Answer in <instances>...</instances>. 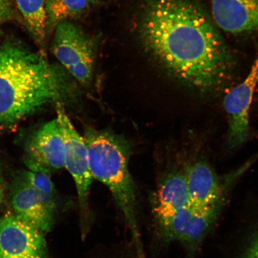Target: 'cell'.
Returning a JSON list of instances; mask_svg holds the SVG:
<instances>
[{"label": "cell", "instance_id": "1", "mask_svg": "<svg viewBox=\"0 0 258 258\" xmlns=\"http://www.w3.org/2000/svg\"><path fill=\"white\" fill-rule=\"evenodd\" d=\"M137 29L145 52L196 94L217 95L234 79V54L195 0H145Z\"/></svg>", "mask_w": 258, "mask_h": 258}, {"label": "cell", "instance_id": "2", "mask_svg": "<svg viewBox=\"0 0 258 258\" xmlns=\"http://www.w3.org/2000/svg\"><path fill=\"white\" fill-rule=\"evenodd\" d=\"M62 67L48 63L43 51L20 40L0 44V124H15L44 106L72 101L76 83Z\"/></svg>", "mask_w": 258, "mask_h": 258}, {"label": "cell", "instance_id": "3", "mask_svg": "<svg viewBox=\"0 0 258 258\" xmlns=\"http://www.w3.org/2000/svg\"><path fill=\"white\" fill-rule=\"evenodd\" d=\"M90 172L111 191L130 228L139 258L144 257L137 218L136 189L128 170L131 147L120 135L92 127L85 129Z\"/></svg>", "mask_w": 258, "mask_h": 258}, {"label": "cell", "instance_id": "4", "mask_svg": "<svg viewBox=\"0 0 258 258\" xmlns=\"http://www.w3.org/2000/svg\"><path fill=\"white\" fill-rule=\"evenodd\" d=\"M57 117L64 143V167L75 182L82 239L85 240L91 227L92 215L89 205V193L93 177L90 172L88 148L84 137L76 130L63 105L56 104Z\"/></svg>", "mask_w": 258, "mask_h": 258}, {"label": "cell", "instance_id": "5", "mask_svg": "<svg viewBox=\"0 0 258 258\" xmlns=\"http://www.w3.org/2000/svg\"><path fill=\"white\" fill-rule=\"evenodd\" d=\"M51 51L63 69L83 85L91 82L94 72L96 43L73 22H62L53 32Z\"/></svg>", "mask_w": 258, "mask_h": 258}, {"label": "cell", "instance_id": "6", "mask_svg": "<svg viewBox=\"0 0 258 258\" xmlns=\"http://www.w3.org/2000/svg\"><path fill=\"white\" fill-rule=\"evenodd\" d=\"M189 197L192 208L201 209L208 206L222 204L225 190L235 177L238 176L250 164L247 163L234 174L225 177L218 176L213 167L201 156L183 162Z\"/></svg>", "mask_w": 258, "mask_h": 258}, {"label": "cell", "instance_id": "7", "mask_svg": "<svg viewBox=\"0 0 258 258\" xmlns=\"http://www.w3.org/2000/svg\"><path fill=\"white\" fill-rule=\"evenodd\" d=\"M257 86L258 53L243 82L231 89L224 100L228 121L227 143L230 149L241 146L249 138V112Z\"/></svg>", "mask_w": 258, "mask_h": 258}, {"label": "cell", "instance_id": "8", "mask_svg": "<svg viewBox=\"0 0 258 258\" xmlns=\"http://www.w3.org/2000/svg\"><path fill=\"white\" fill-rule=\"evenodd\" d=\"M42 233L9 212L0 218V258H48Z\"/></svg>", "mask_w": 258, "mask_h": 258}, {"label": "cell", "instance_id": "9", "mask_svg": "<svg viewBox=\"0 0 258 258\" xmlns=\"http://www.w3.org/2000/svg\"><path fill=\"white\" fill-rule=\"evenodd\" d=\"M29 170L50 174L64 167V143L57 119L41 125L29 138L25 147Z\"/></svg>", "mask_w": 258, "mask_h": 258}, {"label": "cell", "instance_id": "10", "mask_svg": "<svg viewBox=\"0 0 258 258\" xmlns=\"http://www.w3.org/2000/svg\"><path fill=\"white\" fill-rule=\"evenodd\" d=\"M153 212L157 221L169 218L190 205L183 163H171L160 177L153 196Z\"/></svg>", "mask_w": 258, "mask_h": 258}, {"label": "cell", "instance_id": "11", "mask_svg": "<svg viewBox=\"0 0 258 258\" xmlns=\"http://www.w3.org/2000/svg\"><path fill=\"white\" fill-rule=\"evenodd\" d=\"M11 203L16 217L42 233L51 230L56 210L22 177L12 189Z\"/></svg>", "mask_w": 258, "mask_h": 258}, {"label": "cell", "instance_id": "12", "mask_svg": "<svg viewBox=\"0 0 258 258\" xmlns=\"http://www.w3.org/2000/svg\"><path fill=\"white\" fill-rule=\"evenodd\" d=\"M212 12L219 28L232 34L258 30V0H211Z\"/></svg>", "mask_w": 258, "mask_h": 258}, {"label": "cell", "instance_id": "13", "mask_svg": "<svg viewBox=\"0 0 258 258\" xmlns=\"http://www.w3.org/2000/svg\"><path fill=\"white\" fill-rule=\"evenodd\" d=\"M86 0H46L47 37L62 22L83 17L90 8Z\"/></svg>", "mask_w": 258, "mask_h": 258}, {"label": "cell", "instance_id": "14", "mask_svg": "<svg viewBox=\"0 0 258 258\" xmlns=\"http://www.w3.org/2000/svg\"><path fill=\"white\" fill-rule=\"evenodd\" d=\"M222 204H218L201 209L193 208V215L188 230L182 242L189 253H194L198 249L217 219Z\"/></svg>", "mask_w": 258, "mask_h": 258}, {"label": "cell", "instance_id": "15", "mask_svg": "<svg viewBox=\"0 0 258 258\" xmlns=\"http://www.w3.org/2000/svg\"><path fill=\"white\" fill-rule=\"evenodd\" d=\"M24 24L35 43L43 47L47 38L46 0H15Z\"/></svg>", "mask_w": 258, "mask_h": 258}, {"label": "cell", "instance_id": "16", "mask_svg": "<svg viewBox=\"0 0 258 258\" xmlns=\"http://www.w3.org/2000/svg\"><path fill=\"white\" fill-rule=\"evenodd\" d=\"M49 175L47 173L29 170L26 171L21 177L29 185L39 192L51 207L56 210V192Z\"/></svg>", "mask_w": 258, "mask_h": 258}, {"label": "cell", "instance_id": "17", "mask_svg": "<svg viewBox=\"0 0 258 258\" xmlns=\"http://www.w3.org/2000/svg\"><path fill=\"white\" fill-rule=\"evenodd\" d=\"M14 12L13 0H0V25L11 20Z\"/></svg>", "mask_w": 258, "mask_h": 258}, {"label": "cell", "instance_id": "18", "mask_svg": "<svg viewBox=\"0 0 258 258\" xmlns=\"http://www.w3.org/2000/svg\"><path fill=\"white\" fill-rule=\"evenodd\" d=\"M244 258H258V234L251 241L244 254Z\"/></svg>", "mask_w": 258, "mask_h": 258}, {"label": "cell", "instance_id": "19", "mask_svg": "<svg viewBox=\"0 0 258 258\" xmlns=\"http://www.w3.org/2000/svg\"><path fill=\"white\" fill-rule=\"evenodd\" d=\"M5 196V182L3 181V177L0 175V203L4 201Z\"/></svg>", "mask_w": 258, "mask_h": 258}, {"label": "cell", "instance_id": "20", "mask_svg": "<svg viewBox=\"0 0 258 258\" xmlns=\"http://www.w3.org/2000/svg\"><path fill=\"white\" fill-rule=\"evenodd\" d=\"M90 6H95L101 4L104 0H86Z\"/></svg>", "mask_w": 258, "mask_h": 258}]
</instances>
